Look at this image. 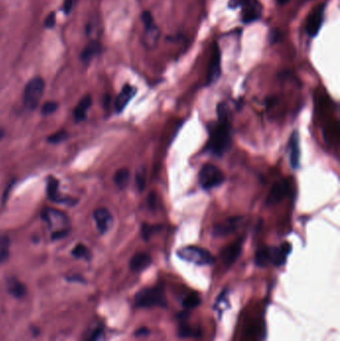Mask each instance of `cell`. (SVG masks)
<instances>
[{
	"label": "cell",
	"instance_id": "obj_1",
	"mask_svg": "<svg viewBox=\"0 0 340 341\" xmlns=\"http://www.w3.org/2000/svg\"><path fill=\"white\" fill-rule=\"evenodd\" d=\"M230 145L231 136L227 117L219 116V122L209 131L207 151L216 156H223L228 151Z\"/></svg>",
	"mask_w": 340,
	"mask_h": 341
},
{
	"label": "cell",
	"instance_id": "obj_2",
	"mask_svg": "<svg viewBox=\"0 0 340 341\" xmlns=\"http://www.w3.org/2000/svg\"><path fill=\"white\" fill-rule=\"evenodd\" d=\"M291 245L284 243L281 246H263L256 253V264L259 266H267L270 264L281 266L286 262L291 251Z\"/></svg>",
	"mask_w": 340,
	"mask_h": 341
},
{
	"label": "cell",
	"instance_id": "obj_3",
	"mask_svg": "<svg viewBox=\"0 0 340 341\" xmlns=\"http://www.w3.org/2000/svg\"><path fill=\"white\" fill-rule=\"evenodd\" d=\"M135 303L139 307H164L167 304L166 295L163 288L159 286L141 289L135 296Z\"/></svg>",
	"mask_w": 340,
	"mask_h": 341
},
{
	"label": "cell",
	"instance_id": "obj_4",
	"mask_svg": "<svg viewBox=\"0 0 340 341\" xmlns=\"http://www.w3.org/2000/svg\"><path fill=\"white\" fill-rule=\"evenodd\" d=\"M178 257L190 264L197 265H209L215 263L214 255L205 248L189 246L178 250Z\"/></svg>",
	"mask_w": 340,
	"mask_h": 341
},
{
	"label": "cell",
	"instance_id": "obj_5",
	"mask_svg": "<svg viewBox=\"0 0 340 341\" xmlns=\"http://www.w3.org/2000/svg\"><path fill=\"white\" fill-rule=\"evenodd\" d=\"M45 89V82L42 78L35 77L31 79L24 88L23 103L27 109H35Z\"/></svg>",
	"mask_w": 340,
	"mask_h": 341
},
{
	"label": "cell",
	"instance_id": "obj_6",
	"mask_svg": "<svg viewBox=\"0 0 340 341\" xmlns=\"http://www.w3.org/2000/svg\"><path fill=\"white\" fill-rule=\"evenodd\" d=\"M225 181L223 170L213 164H206L199 173V183L203 189H209L221 186Z\"/></svg>",
	"mask_w": 340,
	"mask_h": 341
},
{
	"label": "cell",
	"instance_id": "obj_7",
	"mask_svg": "<svg viewBox=\"0 0 340 341\" xmlns=\"http://www.w3.org/2000/svg\"><path fill=\"white\" fill-rule=\"evenodd\" d=\"M43 219L48 223L49 227L53 231V238H59L60 236H66L67 228L69 227V221L62 211L54 208H46L42 212Z\"/></svg>",
	"mask_w": 340,
	"mask_h": 341
},
{
	"label": "cell",
	"instance_id": "obj_8",
	"mask_svg": "<svg viewBox=\"0 0 340 341\" xmlns=\"http://www.w3.org/2000/svg\"><path fill=\"white\" fill-rule=\"evenodd\" d=\"M221 50L219 48V45L217 43L214 44L211 58L208 66V78H207V84H215L220 76H221Z\"/></svg>",
	"mask_w": 340,
	"mask_h": 341
},
{
	"label": "cell",
	"instance_id": "obj_9",
	"mask_svg": "<svg viewBox=\"0 0 340 341\" xmlns=\"http://www.w3.org/2000/svg\"><path fill=\"white\" fill-rule=\"evenodd\" d=\"M142 21L145 25V40L148 46H154L160 36V30L156 26L151 12L145 11L142 13Z\"/></svg>",
	"mask_w": 340,
	"mask_h": 341
},
{
	"label": "cell",
	"instance_id": "obj_10",
	"mask_svg": "<svg viewBox=\"0 0 340 341\" xmlns=\"http://www.w3.org/2000/svg\"><path fill=\"white\" fill-rule=\"evenodd\" d=\"M324 4L320 5L317 8L313 10V12L310 14L309 18L307 20L306 25V31L307 34L311 37H314L318 34L321 28H322L323 18H324Z\"/></svg>",
	"mask_w": 340,
	"mask_h": 341
},
{
	"label": "cell",
	"instance_id": "obj_11",
	"mask_svg": "<svg viewBox=\"0 0 340 341\" xmlns=\"http://www.w3.org/2000/svg\"><path fill=\"white\" fill-rule=\"evenodd\" d=\"M289 183L286 180H282L278 183H275L272 188L270 189L267 198H266V205H274L280 203L282 200H284V197L288 195L289 193Z\"/></svg>",
	"mask_w": 340,
	"mask_h": 341
},
{
	"label": "cell",
	"instance_id": "obj_12",
	"mask_svg": "<svg viewBox=\"0 0 340 341\" xmlns=\"http://www.w3.org/2000/svg\"><path fill=\"white\" fill-rule=\"evenodd\" d=\"M94 219L101 233L107 232L113 225V216L107 208H97L94 211Z\"/></svg>",
	"mask_w": 340,
	"mask_h": 341
},
{
	"label": "cell",
	"instance_id": "obj_13",
	"mask_svg": "<svg viewBox=\"0 0 340 341\" xmlns=\"http://www.w3.org/2000/svg\"><path fill=\"white\" fill-rule=\"evenodd\" d=\"M262 15V5L257 0H248L243 5V21L250 23L256 21Z\"/></svg>",
	"mask_w": 340,
	"mask_h": 341
},
{
	"label": "cell",
	"instance_id": "obj_14",
	"mask_svg": "<svg viewBox=\"0 0 340 341\" xmlns=\"http://www.w3.org/2000/svg\"><path fill=\"white\" fill-rule=\"evenodd\" d=\"M288 148H289V161H290V165L293 169H298L300 166V135L298 131L291 134L290 139H289V144H288Z\"/></svg>",
	"mask_w": 340,
	"mask_h": 341
},
{
	"label": "cell",
	"instance_id": "obj_15",
	"mask_svg": "<svg viewBox=\"0 0 340 341\" xmlns=\"http://www.w3.org/2000/svg\"><path fill=\"white\" fill-rule=\"evenodd\" d=\"M137 92V89L133 87L131 85H125L120 92V94L117 96L116 101H115V108L117 112H122L125 107L128 105V103L131 101L133 97L135 96Z\"/></svg>",
	"mask_w": 340,
	"mask_h": 341
},
{
	"label": "cell",
	"instance_id": "obj_16",
	"mask_svg": "<svg viewBox=\"0 0 340 341\" xmlns=\"http://www.w3.org/2000/svg\"><path fill=\"white\" fill-rule=\"evenodd\" d=\"M242 252V242H235L233 244L225 247L222 251V260L223 263L227 266L232 265Z\"/></svg>",
	"mask_w": 340,
	"mask_h": 341
},
{
	"label": "cell",
	"instance_id": "obj_17",
	"mask_svg": "<svg viewBox=\"0 0 340 341\" xmlns=\"http://www.w3.org/2000/svg\"><path fill=\"white\" fill-rule=\"evenodd\" d=\"M101 51H102V45L99 41L97 40L90 41L85 46V48L81 53V60L84 64H89L93 60V58L101 53Z\"/></svg>",
	"mask_w": 340,
	"mask_h": 341
},
{
	"label": "cell",
	"instance_id": "obj_18",
	"mask_svg": "<svg viewBox=\"0 0 340 341\" xmlns=\"http://www.w3.org/2000/svg\"><path fill=\"white\" fill-rule=\"evenodd\" d=\"M151 257L145 252L135 254L130 262V267L134 271H141L151 265Z\"/></svg>",
	"mask_w": 340,
	"mask_h": 341
},
{
	"label": "cell",
	"instance_id": "obj_19",
	"mask_svg": "<svg viewBox=\"0 0 340 341\" xmlns=\"http://www.w3.org/2000/svg\"><path fill=\"white\" fill-rule=\"evenodd\" d=\"M241 219L240 218H230L227 219L226 222L216 226L214 228V233L216 236H226L227 233H230L237 229L239 226Z\"/></svg>",
	"mask_w": 340,
	"mask_h": 341
},
{
	"label": "cell",
	"instance_id": "obj_20",
	"mask_svg": "<svg viewBox=\"0 0 340 341\" xmlns=\"http://www.w3.org/2000/svg\"><path fill=\"white\" fill-rule=\"evenodd\" d=\"M91 105H92V97L90 95H86L80 100L74 110V117L77 121H82L86 118V114L91 107Z\"/></svg>",
	"mask_w": 340,
	"mask_h": 341
},
{
	"label": "cell",
	"instance_id": "obj_21",
	"mask_svg": "<svg viewBox=\"0 0 340 341\" xmlns=\"http://www.w3.org/2000/svg\"><path fill=\"white\" fill-rule=\"evenodd\" d=\"M47 196L51 201L56 203L66 202V200L62 198L61 194L59 193V182L53 177H49L47 181Z\"/></svg>",
	"mask_w": 340,
	"mask_h": 341
},
{
	"label": "cell",
	"instance_id": "obj_22",
	"mask_svg": "<svg viewBox=\"0 0 340 341\" xmlns=\"http://www.w3.org/2000/svg\"><path fill=\"white\" fill-rule=\"evenodd\" d=\"M7 288H8V291L15 297H22L25 292H26V287L25 285L20 283L18 280L16 279H10L7 283Z\"/></svg>",
	"mask_w": 340,
	"mask_h": 341
},
{
	"label": "cell",
	"instance_id": "obj_23",
	"mask_svg": "<svg viewBox=\"0 0 340 341\" xmlns=\"http://www.w3.org/2000/svg\"><path fill=\"white\" fill-rule=\"evenodd\" d=\"M114 181L119 189H126L130 182V172L127 169L117 170L114 176Z\"/></svg>",
	"mask_w": 340,
	"mask_h": 341
},
{
	"label": "cell",
	"instance_id": "obj_24",
	"mask_svg": "<svg viewBox=\"0 0 340 341\" xmlns=\"http://www.w3.org/2000/svg\"><path fill=\"white\" fill-rule=\"evenodd\" d=\"M9 246H10L9 239L4 235H0V264L4 263L8 259Z\"/></svg>",
	"mask_w": 340,
	"mask_h": 341
},
{
	"label": "cell",
	"instance_id": "obj_25",
	"mask_svg": "<svg viewBox=\"0 0 340 341\" xmlns=\"http://www.w3.org/2000/svg\"><path fill=\"white\" fill-rule=\"evenodd\" d=\"M161 228H162L161 226H152V225L144 224L142 226V230H141L142 237L145 241H148L155 232L159 231Z\"/></svg>",
	"mask_w": 340,
	"mask_h": 341
},
{
	"label": "cell",
	"instance_id": "obj_26",
	"mask_svg": "<svg viewBox=\"0 0 340 341\" xmlns=\"http://www.w3.org/2000/svg\"><path fill=\"white\" fill-rule=\"evenodd\" d=\"M200 303H201V300L198 294H190L183 301V305L186 309H193V308H196L197 306H199Z\"/></svg>",
	"mask_w": 340,
	"mask_h": 341
},
{
	"label": "cell",
	"instance_id": "obj_27",
	"mask_svg": "<svg viewBox=\"0 0 340 341\" xmlns=\"http://www.w3.org/2000/svg\"><path fill=\"white\" fill-rule=\"evenodd\" d=\"M179 335L181 337H197L199 332L189 325H181L179 329Z\"/></svg>",
	"mask_w": 340,
	"mask_h": 341
},
{
	"label": "cell",
	"instance_id": "obj_28",
	"mask_svg": "<svg viewBox=\"0 0 340 341\" xmlns=\"http://www.w3.org/2000/svg\"><path fill=\"white\" fill-rule=\"evenodd\" d=\"M89 249L82 244L77 245L72 250V254L79 259H87L89 258Z\"/></svg>",
	"mask_w": 340,
	"mask_h": 341
},
{
	"label": "cell",
	"instance_id": "obj_29",
	"mask_svg": "<svg viewBox=\"0 0 340 341\" xmlns=\"http://www.w3.org/2000/svg\"><path fill=\"white\" fill-rule=\"evenodd\" d=\"M58 108V104L56 102L53 101H49L46 102L43 106H42V114L43 115H50V114L54 113Z\"/></svg>",
	"mask_w": 340,
	"mask_h": 341
},
{
	"label": "cell",
	"instance_id": "obj_30",
	"mask_svg": "<svg viewBox=\"0 0 340 341\" xmlns=\"http://www.w3.org/2000/svg\"><path fill=\"white\" fill-rule=\"evenodd\" d=\"M66 138H67V133L65 131H60V132L55 133V134L51 135L50 137H48V142L57 144V143H60V142L66 140Z\"/></svg>",
	"mask_w": 340,
	"mask_h": 341
},
{
	"label": "cell",
	"instance_id": "obj_31",
	"mask_svg": "<svg viewBox=\"0 0 340 341\" xmlns=\"http://www.w3.org/2000/svg\"><path fill=\"white\" fill-rule=\"evenodd\" d=\"M78 0H64L63 2V10L66 14H70V12L73 10Z\"/></svg>",
	"mask_w": 340,
	"mask_h": 341
},
{
	"label": "cell",
	"instance_id": "obj_32",
	"mask_svg": "<svg viewBox=\"0 0 340 341\" xmlns=\"http://www.w3.org/2000/svg\"><path fill=\"white\" fill-rule=\"evenodd\" d=\"M145 177L143 173H138L136 176V185L139 190H143L145 189Z\"/></svg>",
	"mask_w": 340,
	"mask_h": 341
},
{
	"label": "cell",
	"instance_id": "obj_33",
	"mask_svg": "<svg viewBox=\"0 0 340 341\" xmlns=\"http://www.w3.org/2000/svg\"><path fill=\"white\" fill-rule=\"evenodd\" d=\"M56 22V18H55V13L51 12L50 14H48L47 18L45 20V26L47 28H52L55 25Z\"/></svg>",
	"mask_w": 340,
	"mask_h": 341
},
{
	"label": "cell",
	"instance_id": "obj_34",
	"mask_svg": "<svg viewBox=\"0 0 340 341\" xmlns=\"http://www.w3.org/2000/svg\"><path fill=\"white\" fill-rule=\"evenodd\" d=\"M104 338V333L102 329H97L94 333L92 334V336L88 339V341H103Z\"/></svg>",
	"mask_w": 340,
	"mask_h": 341
},
{
	"label": "cell",
	"instance_id": "obj_35",
	"mask_svg": "<svg viewBox=\"0 0 340 341\" xmlns=\"http://www.w3.org/2000/svg\"><path fill=\"white\" fill-rule=\"evenodd\" d=\"M283 38V34L281 33V31L279 30H273L272 33H271V36H270V39L272 42H279L281 41Z\"/></svg>",
	"mask_w": 340,
	"mask_h": 341
},
{
	"label": "cell",
	"instance_id": "obj_36",
	"mask_svg": "<svg viewBox=\"0 0 340 341\" xmlns=\"http://www.w3.org/2000/svg\"><path fill=\"white\" fill-rule=\"evenodd\" d=\"M156 202H157V198H156V195L154 193H151V195L149 196L148 198V205L149 207L153 209L156 207Z\"/></svg>",
	"mask_w": 340,
	"mask_h": 341
},
{
	"label": "cell",
	"instance_id": "obj_37",
	"mask_svg": "<svg viewBox=\"0 0 340 341\" xmlns=\"http://www.w3.org/2000/svg\"><path fill=\"white\" fill-rule=\"evenodd\" d=\"M289 2V0H278V3L280 4V5H285L286 3H288Z\"/></svg>",
	"mask_w": 340,
	"mask_h": 341
},
{
	"label": "cell",
	"instance_id": "obj_38",
	"mask_svg": "<svg viewBox=\"0 0 340 341\" xmlns=\"http://www.w3.org/2000/svg\"><path fill=\"white\" fill-rule=\"evenodd\" d=\"M2 136H3V131H2V130H0V139L2 138Z\"/></svg>",
	"mask_w": 340,
	"mask_h": 341
}]
</instances>
